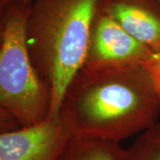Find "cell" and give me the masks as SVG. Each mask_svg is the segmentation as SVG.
<instances>
[{
	"instance_id": "obj_1",
	"label": "cell",
	"mask_w": 160,
	"mask_h": 160,
	"mask_svg": "<svg viewBox=\"0 0 160 160\" xmlns=\"http://www.w3.org/2000/svg\"><path fill=\"white\" fill-rule=\"evenodd\" d=\"M159 114V95L142 64L84 66L65 91L59 118L71 136L120 143Z\"/></svg>"
},
{
	"instance_id": "obj_2",
	"label": "cell",
	"mask_w": 160,
	"mask_h": 160,
	"mask_svg": "<svg viewBox=\"0 0 160 160\" xmlns=\"http://www.w3.org/2000/svg\"><path fill=\"white\" fill-rule=\"evenodd\" d=\"M98 0H33L27 45L35 69L52 92L48 118H59L63 95L83 67Z\"/></svg>"
},
{
	"instance_id": "obj_3",
	"label": "cell",
	"mask_w": 160,
	"mask_h": 160,
	"mask_svg": "<svg viewBox=\"0 0 160 160\" xmlns=\"http://www.w3.org/2000/svg\"><path fill=\"white\" fill-rule=\"evenodd\" d=\"M29 6L16 0L6 11L0 48V107L12 115L22 127L47 119L52 104L51 89L37 72L28 49Z\"/></svg>"
},
{
	"instance_id": "obj_4",
	"label": "cell",
	"mask_w": 160,
	"mask_h": 160,
	"mask_svg": "<svg viewBox=\"0 0 160 160\" xmlns=\"http://www.w3.org/2000/svg\"><path fill=\"white\" fill-rule=\"evenodd\" d=\"M153 53L110 16L96 9L83 67L142 64Z\"/></svg>"
},
{
	"instance_id": "obj_5",
	"label": "cell",
	"mask_w": 160,
	"mask_h": 160,
	"mask_svg": "<svg viewBox=\"0 0 160 160\" xmlns=\"http://www.w3.org/2000/svg\"><path fill=\"white\" fill-rule=\"evenodd\" d=\"M70 137L59 118L0 132V160H58Z\"/></svg>"
},
{
	"instance_id": "obj_6",
	"label": "cell",
	"mask_w": 160,
	"mask_h": 160,
	"mask_svg": "<svg viewBox=\"0 0 160 160\" xmlns=\"http://www.w3.org/2000/svg\"><path fill=\"white\" fill-rule=\"evenodd\" d=\"M96 9L110 16L127 33L154 53L159 52L158 0H98Z\"/></svg>"
},
{
	"instance_id": "obj_7",
	"label": "cell",
	"mask_w": 160,
	"mask_h": 160,
	"mask_svg": "<svg viewBox=\"0 0 160 160\" xmlns=\"http://www.w3.org/2000/svg\"><path fill=\"white\" fill-rule=\"evenodd\" d=\"M124 154L119 142L71 136L58 160H124Z\"/></svg>"
},
{
	"instance_id": "obj_8",
	"label": "cell",
	"mask_w": 160,
	"mask_h": 160,
	"mask_svg": "<svg viewBox=\"0 0 160 160\" xmlns=\"http://www.w3.org/2000/svg\"><path fill=\"white\" fill-rule=\"evenodd\" d=\"M124 160H160V123L140 133L125 149Z\"/></svg>"
},
{
	"instance_id": "obj_9",
	"label": "cell",
	"mask_w": 160,
	"mask_h": 160,
	"mask_svg": "<svg viewBox=\"0 0 160 160\" xmlns=\"http://www.w3.org/2000/svg\"><path fill=\"white\" fill-rule=\"evenodd\" d=\"M142 65L150 76L160 98V52L150 55Z\"/></svg>"
},
{
	"instance_id": "obj_10",
	"label": "cell",
	"mask_w": 160,
	"mask_h": 160,
	"mask_svg": "<svg viewBox=\"0 0 160 160\" xmlns=\"http://www.w3.org/2000/svg\"><path fill=\"white\" fill-rule=\"evenodd\" d=\"M22 128L18 120L6 109L0 107V132H10Z\"/></svg>"
},
{
	"instance_id": "obj_11",
	"label": "cell",
	"mask_w": 160,
	"mask_h": 160,
	"mask_svg": "<svg viewBox=\"0 0 160 160\" xmlns=\"http://www.w3.org/2000/svg\"><path fill=\"white\" fill-rule=\"evenodd\" d=\"M16 0H0V20Z\"/></svg>"
},
{
	"instance_id": "obj_12",
	"label": "cell",
	"mask_w": 160,
	"mask_h": 160,
	"mask_svg": "<svg viewBox=\"0 0 160 160\" xmlns=\"http://www.w3.org/2000/svg\"><path fill=\"white\" fill-rule=\"evenodd\" d=\"M3 38H4V22H3V18H2L0 20V48L2 46V43H3Z\"/></svg>"
},
{
	"instance_id": "obj_13",
	"label": "cell",
	"mask_w": 160,
	"mask_h": 160,
	"mask_svg": "<svg viewBox=\"0 0 160 160\" xmlns=\"http://www.w3.org/2000/svg\"><path fill=\"white\" fill-rule=\"evenodd\" d=\"M22 2H24L25 4H29H29H30V3H31L33 0H22Z\"/></svg>"
}]
</instances>
